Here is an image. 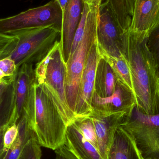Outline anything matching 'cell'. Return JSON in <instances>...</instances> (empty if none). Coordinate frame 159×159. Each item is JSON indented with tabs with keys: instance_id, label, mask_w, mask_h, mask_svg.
Wrapping results in <instances>:
<instances>
[{
	"instance_id": "obj_1",
	"label": "cell",
	"mask_w": 159,
	"mask_h": 159,
	"mask_svg": "<svg viewBox=\"0 0 159 159\" xmlns=\"http://www.w3.org/2000/svg\"><path fill=\"white\" fill-rule=\"evenodd\" d=\"M148 34L126 33L122 55L129 66L136 106L146 114H159V91L157 66L147 46Z\"/></svg>"
},
{
	"instance_id": "obj_2",
	"label": "cell",
	"mask_w": 159,
	"mask_h": 159,
	"mask_svg": "<svg viewBox=\"0 0 159 159\" xmlns=\"http://www.w3.org/2000/svg\"><path fill=\"white\" fill-rule=\"evenodd\" d=\"M21 116L27 120L41 147L56 150L64 144L67 125L43 84H32Z\"/></svg>"
},
{
	"instance_id": "obj_3",
	"label": "cell",
	"mask_w": 159,
	"mask_h": 159,
	"mask_svg": "<svg viewBox=\"0 0 159 159\" xmlns=\"http://www.w3.org/2000/svg\"><path fill=\"white\" fill-rule=\"evenodd\" d=\"M99 7L84 4L81 20L84 30L81 39L66 63V93L69 106L75 113L80 80L89 52L97 42Z\"/></svg>"
},
{
	"instance_id": "obj_4",
	"label": "cell",
	"mask_w": 159,
	"mask_h": 159,
	"mask_svg": "<svg viewBox=\"0 0 159 159\" xmlns=\"http://www.w3.org/2000/svg\"><path fill=\"white\" fill-rule=\"evenodd\" d=\"M61 32V29L49 26L14 34L18 37V43L9 57L15 61L17 70L24 64L35 65L42 61L55 43L60 41Z\"/></svg>"
},
{
	"instance_id": "obj_5",
	"label": "cell",
	"mask_w": 159,
	"mask_h": 159,
	"mask_svg": "<svg viewBox=\"0 0 159 159\" xmlns=\"http://www.w3.org/2000/svg\"><path fill=\"white\" fill-rule=\"evenodd\" d=\"M120 126L131 135L143 159H159V114H146L136 105Z\"/></svg>"
},
{
	"instance_id": "obj_6",
	"label": "cell",
	"mask_w": 159,
	"mask_h": 159,
	"mask_svg": "<svg viewBox=\"0 0 159 159\" xmlns=\"http://www.w3.org/2000/svg\"><path fill=\"white\" fill-rule=\"evenodd\" d=\"M63 12L56 0L17 15L0 19V32L14 35L20 32L47 26L61 29Z\"/></svg>"
},
{
	"instance_id": "obj_7",
	"label": "cell",
	"mask_w": 159,
	"mask_h": 159,
	"mask_svg": "<svg viewBox=\"0 0 159 159\" xmlns=\"http://www.w3.org/2000/svg\"><path fill=\"white\" fill-rule=\"evenodd\" d=\"M66 76V63L63 60L59 41L54 45V51L48 65L43 85L68 126L72 123L75 116L67 101Z\"/></svg>"
},
{
	"instance_id": "obj_8",
	"label": "cell",
	"mask_w": 159,
	"mask_h": 159,
	"mask_svg": "<svg viewBox=\"0 0 159 159\" xmlns=\"http://www.w3.org/2000/svg\"><path fill=\"white\" fill-rule=\"evenodd\" d=\"M125 31L115 17L106 1L99 7L97 43L100 52L112 57L122 55Z\"/></svg>"
},
{
	"instance_id": "obj_9",
	"label": "cell",
	"mask_w": 159,
	"mask_h": 159,
	"mask_svg": "<svg viewBox=\"0 0 159 159\" xmlns=\"http://www.w3.org/2000/svg\"><path fill=\"white\" fill-rule=\"evenodd\" d=\"M100 58V53L96 42L89 52L80 80L75 110V117L87 116L92 112V102L94 93L96 68Z\"/></svg>"
},
{
	"instance_id": "obj_10",
	"label": "cell",
	"mask_w": 159,
	"mask_h": 159,
	"mask_svg": "<svg viewBox=\"0 0 159 159\" xmlns=\"http://www.w3.org/2000/svg\"><path fill=\"white\" fill-rule=\"evenodd\" d=\"M35 80L34 65L24 64L19 68L11 85V102L7 112L9 123H17L22 116L32 84Z\"/></svg>"
},
{
	"instance_id": "obj_11",
	"label": "cell",
	"mask_w": 159,
	"mask_h": 159,
	"mask_svg": "<svg viewBox=\"0 0 159 159\" xmlns=\"http://www.w3.org/2000/svg\"><path fill=\"white\" fill-rule=\"evenodd\" d=\"M126 115L123 112L93 108L89 115L94 124L99 151L103 159H107L115 132Z\"/></svg>"
},
{
	"instance_id": "obj_12",
	"label": "cell",
	"mask_w": 159,
	"mask_h": 159,
	"mask_svg": "<svg viewBox=\"0 0 159 159\" xmlns=\"http://www.w3.org/2000/svg\"><path fill=\"white\" fill-rule=\"evenodd\" d=\"M84 5L82 0H69L63 11L60 43L65 63L70 54L75 34L82 17Z\"/></svg>"
},
{
	"instance_id": "obj_13",
	"label": "cell",
	"mask_w": 159,
	"mask_h": 159,
	"mask_svg": "<svg viewBox=\"0 0 159 159\" xmlns=\"http://www.w3.org/2000/svg\"><path fill=\"white\" fill-rule=\"evenodd\" d=\"M136 105L134 93L117 80L115 91L110 96L100 97L96 93L93 96V108L123 112L128 114Z\"/></svg>"
},
{
	"instance_id": "obj_14",
	"label": "cell",
	"mask_w": 159,
	"mask_h": 159,
	"mask_svg": "<svg viewBox=\"0 0 159 159\" xmlns=\"http://www.w3.org/2000/svg\"><path fill=\"white\" fill-rule=\"evenodd\" d=\"M159 22V0H134L130 30L148 35Z\"/></svg>"
},
{
	"instance_id": "obj_15",
	"label": "cell",
	"mask_w": 159,
	"mask_h": 159,
	"mask_svg": "<svg viewBox=\"0 0 159 159\" xmlns=\"http://www.w3.org/2000/svg\"><path fill=\"white\" fill-rule=\"evenodd\" d=\"M107 159H143L131 135L120 125L114 134Z\"/></svg>"
},
{
	"instance_id": "obj_16",
	"label": "cell",
	"mask_w": 159,
	"mask_h": 159,
	"mask_svg": "<svg viewBox=\"0 0 159 159\" xmlns=\"http://www.w3.org/2000/svg\"><path fill=\"white\" fill-rule=\"evenodd\" d=\"M64 144L78 159H103L99 150L72 123L67 126Z\"/></svg>"
},
{
	"instance_id": "obj_17",
	"label": "cell",
	"mask_w": 159,
	"mask_h": 159,
	"mask_svg": "<svg viewBox=\"0 0 159 159\" xmlns=\"http://www.w3.org/2000/svg\"><path fill=\"white\" fill-rule=\"evenodd\" d=\"M117 79L113 70L106 60L100 56L96 68L94 93L106 97L113 94Z\"/></svg>"
},
{
	"instance_id": "obj_18",
	"label": "cell",
	"mask_w": 159,
	"mask_h": 159,
	"mask_svg": "<svg viewBox=\"0 0 159 159\" xmlns=\"http://www.w3.org/2000/svg\"><path fill=\"white\" fill-rule=\"evenodd\" d=\"M120 25L125 31L130 28L134 0H106Z\"/></svg>"
},
{
	"instance_id": "obj_19",
	"label": "cell",
	"mask_w": 159,
	"mask_h": 159,
	"mask_svg": "<svg viewBox=\"0 0 159 159\" xmlns=\"http://www.w3.org/2000/svg\"><path fill=\"white\" fill-rule=\"evenodd\" d=\"M99 53L100 56L106 60L112 68L117 80L134 92L130 70L124 56L122 55L119 57H112L100 51Z\"/></svg>"
},
{
	"instance_id": "obj_20",
	"label": "cell",
	"mask_w": 159,
	"mask_h": 159,
	"mask_svg": "<svg viewBox=\"0 0 159 159\" xmlns=\"http://www.w3.org/2000/svg\"><path fill=\"white\" fill-rule=\"evenodd\" d=\"M19 133L17 137L7 152L5 159H18L25 145L29 140L35 135L27 120L21 116L17 122Z\"/></svg>"
},
{
	"instance_id": "obj_21",
	"label": "cell",
	"mask_w": 159,
	"mask_h": 159,
	"mask_svg": "<svg viewBox=\"0 0 159 159\" xmlns=\"http://www.w3.org/2000/svg\"><path fill=\"white\" fill-rule=\"evenodd\" d=\"M72 123L79 130L83 136L99 150L97 135L91 118L89 116L76 117Z\"/></svg>"
},
{
	"instance_id": "obj_22",
	"label": "cell",
	"mask_w": 159,
	"mask_h": 159,
	"mask_svg": "<svg viewBox=\"0 0 159 159\" xmlns=\"http://www.w3.org/2000/svg\"><path fill=\"white\" fill-rule=\"evenodd\" d=\"M147 46L157 66L158 78L159 76V22L148 35Z\"/></svg>"
},
{
	"instance_id": "obj_23",
	"label": "cell",
	"mask_w": 159,
	"mask_h": 159,
	"mask_svg": "<svg viewBox=\"0 0 159 159\" xmlns=\"http://www.w3.org/2000/svg\"><path fill=\"white\" fill-rule=\"evenodd\" d=\"M16 35H10L0 32V60L9 57L18 43Z\"/></svg>"
},
{
	"instance_id": "obj_24",
	"label": "cell",
	"mask_w": 159,
	"mask_h": 159,
	"mask_svg": "<svg viewBox=\"0 0 159 159\" xmlns=\"http://www.w3.org/2000/svg\"><path fill=\"white\" fill-rule=\"evenodd\" d=\"M41 147L34 135L27 142L18 159H41Z\"/></svg>"
},
{
	"instance_id": "obj_25",
	"label": "cell",
	"mask_w": 159,
	"mask_h": 159,
	"mask_svg": "<svg viewBox=\"0 0 159 159\" xmlns=\"http://www.w3.org/2000/svg\"><path fill=\"white\" fill-rule=\"evenodd\" d=\"M19 133V127L17 123L9 125L5 131L3 137V148L8 151L16 139Z\"/></svg>"
},
{
	"instance_id": "obj_26",
	"label": "cell",
	"mask_w": 159,
	"mask_h": 159,
	"mask_svg": "<svg viewBox=\"0 0 159 159\" xmlns=\"http://www.w3.org/2000/svg\"><path fill=\"white\" fill-rule=\"evenodd\" d=\"M0 70L8 78L14 79L17 72L16 63L10 57L0 60Z\"/></svg>"
},
{
	"instance_id": "obj_27",
	"label": "cell",
	"mask_w": 159,
	"mask_h": 159,
	"mask_svg": "<svg viewBox=\"0 0 159 159\" xmlns=\"http://www.w3.org/2000/svg\"><path fill=\"white\" fill-rule=\"evenodd\" d=\"M56 159H78L65 144L55 150Z\"/></svg>"
},
{
	"instance_id": "obj_28",
	"label": "cell",
	"mask_w": 159,
	"mask_h": 159,
	"mask_svg": "<svg viewBox=\"0 0 159 159\" xmlns=\"http://www.w3.org/2000/svg\"><path fill=\"white\" fill-rule=\"evenodd\" d=\"M14 80L7 78L4 81L0 83V107L4 99L6 93L7 91L9 86H11Z\"/></svg>"
},
{
	"instance_id": "obj_29",
	"label": "cell",
	"mask_w": 159,
	"mask_h": 159,
	"mask_svg": "<svg viewBox=\"0 0 159 159\" xmlns=\"http://www.w3.org/2000/svg\"><path fill=\"white\" fill-rule=\"evenodd\" d=\"M9 125H6L0 130V159H5L8 151H6L3 148V137L7 128Z\"/></svg>"
},
{
	"instance_id": "obj_30",
	"label": "cell",
	"mask_w": 159,
	"mask_h": 159,
	"mask_svg": "<svg viewBox=\"0 0 159 159\" xmlns=\"http://www.w3.org/2000/svg\"><path fill=\"white\" fill-rule=\"evenodd\" d=\"M84 4H87L89 6L99 7L103 2L104 0H82Z\"/></svg>"
},
{
	"instance_id": "obj_31",
	"label": "cell",
	"mask_w": 159,
	"mask_h": 159,
	"mask_svg": "<svg viewBox=\"0 0 159 159\" xmlns=\"http://www.w3.org/2000/svg\"><path fill=\"white\" fill-rule=\"evenodd\" d=\"M6 125H10L8 124V118L3 115H0V130Z\"/></svg>"
},
{
	"instance_id": "obj_32",
	"label": "cell",
	"mask_w": 159,
	"mask_h": 159,
	"mask_svg": "<svg viewBox=\"0 0 159 159\" xmlns=\"http://www.w3.org/2000/svg\"><path fill=\"white\" fill-rule=\"evenodd\" d=\"M56 1L59 4L61 8L62 9V12H63V10H64L65 7H66V5H67L69 0H56Z\"/></svg>"
},
{
	"instance_id": "obj_33",
	"label": "cell",
	"mask_w": 159,
	"mask_h": 159,
	"mask_svg": "<svg viewBox=\"0 0 159 159\" xmlns=\"http://www.w3.org/2000/svg\"><path fill=\"white\" fill-rule=\"evenodd\" d=\"M6 75H5L4 73L3 72L2 70H0V83L5 80H6L7 79Z\"/></svg>"
},
{
	"instance_id": "obj_34",
	"label": "cell",
	"mask_w": 159,
	"mask_h": 159,
	"mask_svg": "<svg viewBox=\"0 0 159 159\" xmlns=\"http://www.w3.org/2000/svg\"><path fill=\"white\" fill-rule=\"evenodd\" d=\"M158 89L159 91V76L158 78Z\"/></svg>"
}]
</instances>
